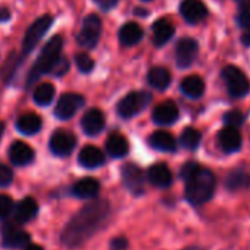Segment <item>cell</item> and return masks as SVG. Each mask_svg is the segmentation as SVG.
<instances>
[{
    "instance_id": "1",
    "label": "cell",
    "mask_w": 250,
    "mask_h": 250,
    "mask_svg": "<svg viewBox=\"0 0 250 250\" xmlns=\"http://www.w3.org/2000/svg\"><path fill=\"white\" fill-rule=\"evenodd\" d=\"M110 206L106 200H93L81 208L65 225L61 241L66 247H80L97 234L107 222Z\"/></svg>"
},
{
    "instance_id": "2",
    "label": "cell",
    "mask_w": 250,
    "mask_h": 250,
    "mask_svg": "<svg viewBox=\"0 0 250 250\" xmlns=\"http://www.w3.org/2000/svg\"><path fill=\"white\" fill-rule=\"evenodd\" d=\"M184 181L186 199L193 206H202L209 202L216 188V178L213 172L206 168H202L200 165Z\"/></svg>"
},
{
    "instance_id": "3",
    "label": "cell",
    "mask_w": 250,
    "mask_h": 250,
    "mask_svg": "<svg viewBox=\"0 0 250 250\" xmlns=\"http://www.w3.org/2000/svg\"><path fill=\"white\" fill-rule=\"evenodd\" d=\"M62 46H63V39L61 36H55L52 37L46 44L44 47L42 49L36 63L33 65L31 71H30V75H28V80H27V84L28 85H33L34 83H37V80L44 75V74H49L55 61L61 56V52H62Z\"/></svg>"
},
{
    "instance_id": "4",
    "label": "cell",
    "mask_w": 250,
    "mask_h": 250,
    "mask_svg": "<svg viewBox=\"0 0 250 250\" xmlns=\"http://www.w3.org/2000/svg\"><path fill=\"white\" fill-rule=\"evenodd\" d=\"M152 103V94L147 91H131L122 97L116 106V112L121 118L128 119L143 112Z\"/></svg>"
},
{
    "instance_id": "5",
    "label": "cell",
    "mask_w": 250,
    "mask_h": 250,
    "mask_svg": "<svg viewBox=\"0 0 250 250\" xmlns=\"http://www.w3.org/2000/svg\"><path fill=\"white\" fill-rule=\"evenodd\" d=\"M222 80L225 81L228 94L231 97H243L250 91V81L249 78L244 75V72L234 66V65H228L222 69Z\"/></svg>"
},
{
    "instance_id": "6",
    "label": "cell",
    "mask_w": 250,
    "mask_h": 250,
    "mask_svg": "<svg viewBox=\"0 0 250 250\" xmlns=\"http://www.w3.org/2000/svg\"><path fill=\"white\" fill-rule=\"evenodd\" d=\"M52 22H53V18L49 17V15H43L37 21L33 22V25L27 30V33L24 36V40H22V55H21V59L27 58L34 50V47L39 44L42 37L52 27Z\"/></svg>"
},
{
    "instance_id": "7",
    "label": "cell",
    "mask_w": 250,
    "mask_h": 250,
    "mask_svg": "<svg viewBox=\"0 0 250 250\" xmlns=\"http://www.w3.org/2000/svg\"><path fill=\"white\" fill-rule=\"evenodd\" d=\"M102 34V21L97 15L91 14L84 18L83 27L78 33V43L84 49H94L100 40Z\"/></svg>"
},
{
    "instance_id": "8",
    "label": "cell",
    "mask_w": 250,
    "mask_h": 250,
    "mask_svg": "<svg viewBox=\"0 0 250 250\" xmlns=\"http://www.w3.org/2000/svg\"><path fill=\"white\" fill-rule=\"evenodd\" d=\"M122 183L130 193L142 196L145 193V175L143 171L134 164H125L121 169Z\"/></svg>"
},
{
    "instance_id": "9",
    "label": "cell",
    "mask_w": 250,
    "mask_h": 250,
    "mask_svg": "<svg viewBox=\"0 0 250 250\" xmlns=\"http://www.w3.org/2000/svg\"><path fill=\"white\" fill-rule=\"evenodd\" d=\"M83 106H84L83 96L77 93H65L61 96V99L56 103L55 115L58 119L66 121V119H71L77 113V110Z\"/></svg>"
},
{
    "instance_id": "10",
    "label": "cell",
    "mask_w": 250,
    "mask_h": 250,
    "mask_svg": "<svg viewBox=\"0 0 250 250\" xmlns=\"http://www.w3.org/2000/svg\"><path fill=\"white\" fill-rule=\"evenodd\" d=\"M77 145V139L72 133L66 131V130H56L49 142V147L52 150L53 155L56 156H68L72 153V150L75 149Z\"/></svg>"
},
{
    "instance_id": "11",
    "label": "cell",
    "mask_w": 250,
    "mask_h": 250,
    "mask_svg": "<svg viewBox=\"0 0 250 250\" xmlns=\"http://www.w3.org/2000/svg\"><path fill=\"white\" fill-rule=\"evenodd\" d=\"M30 244V234L14 222H6L2 227V246L6 249H20Z\"/></svg>"
},
{
    "instance_id": "12",
    "label": "cell",
    "mask_w": 250,
    "mask_h": 250,
    "mask_svg": "<svg viewBox=\"0 0 250 250\" xmlns=\"http://www.w3.org/2000/svg\"><path fill=\"white\" fill-rule=\"evenodd\" d=\"M199 53V44L193 39H181L175 46V61L180 68H188L194 63Z\"/></svg>"
},
{
    "instance_id": "13",
    "label": "cell",
    "mask_w": 250,
    "mask_h": 250,
    "mask_svg": "<svg viewBox=\"0 0 250 250\" xmlns=\"http://www.w3.org/2000/svg\"><path fill=\"white\" fill-rule=\"evenodd\" d=\"M180 14L188 24H199L208 17V8L202 0H183Z\"/></svg>"
},
{
    "instance_id": "14",
    "label": "cell",
    "mask_w": 250,
    "mask_h": 250,
    "mask_svg": "<svg viewBox=\"0 0 250 250\" xmlns=\"http://www.w3.org/2000/svg\"><path fill=\"white\" fill-rule=\"evenodd\" d=\"M81 128L87 136H97L104 128V115L100 109L93 107L81 118Z\"/></svg>"
},
{
    "instance_id": "15",
    "label": "cell",
    "mask_w": 250,
    "mask_h": 250,
    "mask_svg": "<svg viewBox=\"0 0 250 250\" xmlns=\"http://www.w3.org/2000/svg\"><path fill=\"white\" fill-rule=\"evenodd\" d=\"M180 116V110L177 107V104L171 100L162 102L159 103L155 110H153V122L158 125H171L174 124Z\"/></svg>"
},
{
    "instance_id": "16",
    "label": "cell",
    "mask_w": 250,
    "mask_h": 250,
    "mask_svg": "<svg viewBox=\"0 0 250 250\" xmlns=\"http://www.w3.org/2000/svg\"><path fill=\"white\" fill-rule=\"evenodd\" d=\"M34 150L30 145L24 142H15L9 147V159L17 167H25L30 165L34 161Z\"/></svg>"
},
{
    "instance_id": "17",
    "label": "cell",
    "mask_w": 250,
    "mask_h": 250,
    "mask_svg": "<svg viewBox=\"0 0 250 250\" xmlns=\"http://www.w3.org/2000/svg\"><path fill=\"white\" fill-rule=\"evenodd\" d=\"M218 142H219L221 149L225 153L238 152L240 147H241V136H240L238 130L235 127H229V125H227L224 130L219 131Z\"/></svg>"
},
{
    "instance_id": "18",
    "label": "cell",
    "mask_w": 250,
    "mask_h": 250,
    "mask_svg": "<svg viewBox=\"0 0 250 250\" xmlns=\"http://www.w3.org/2000/svg\"><path fill=\"white\" fill-rule=\"evenodd\" d=\"M104 161H106L104 153L96 146H85L84 149H81V152L78 155L80 165L87 168V169L100 168L104 164Z\"/></svg>"
},
{
    "instance_id": "19",
    "label": "cell",
    "mask_w": 250,
    "mask_h": 250,
    "mask_svg": "<svg viewBox=\"0 0 250 250\" xmlns=\"http://www.w3.org/2000/svg\"><path fill=\"white\" fill-rule=\"evenodd\" d=\"M147 178L150 184L159 188H167L172 184V172L165 164H155L147 171Z\"/></svg>"
},
{
    "instance_id": "20",
    "label": "cell",
    "mask_w": 250,
    "mask_h": 250,
    "mask_svg": "<svg viewBox=\"0 0 250 250\" xmlns=\"http://www.w3.org/2000/svg\"><path fill=\"white\" fill-rule=\"evenodd\" d=\"M152 31H153V44L156 47H162L172 39L175 28L171 21H168L167 18H161V20L155 21Z\"/></svg>"
},
{
    "instance_id": "21",
    "label": "cell",
    "mask_w": 250,
    "mask_h": 250,
    "mask_svg": "<svg viewBox=\"0 0 250 250\" xmlns=\"http://www.w3.org/2000/svg\"><path fill=\"white\" fill-rule=\"evenodd\" d=\"M39 212V206L37 202L33 197H25L22 199L18 205H15L14 208V216L15 221L18 224H27L31 219H34V216Z\"/></svg>"
},
{
    "instance_id": "22",
    "label": "cell",
    "mask_w": 250,
    "mask_h": 250,
    "mask_svg": "<svg viewBox=\"0 0 250 250\" xmlns=\"http://www.w3.org/2000/svg\"><path fill=\"white\" fill-rule=\"evenodd\" d=\"M143 30L136 22H127L124 24L118 33V39L122 46H136L143 39Z\"/></svg>"
},
{
    "instance_id": "23",
    "label": "cell",
    "mask_w": 250,
    "mask_h": 250,
    "mask_svg": "<svg viewBox=\"0 0 250 250\" xmlns=\"http://www.w3.org/2000/svg\"><path fill=\"white\" fill-rule=\"evenodd\" d=\"M100 191V184L96 178L87 177L77 181L72 187V193L78 199H94Z\"/></svg>"
},
{
    "instance_id": "24",
    "label": "cell",
    "mask_w": 250,
    "mask_h": 250,
    "mask_svg": "<svg viewBox=\"0 0 250 250\" xmlns=\"http://www.w3.org/2000/svg\"><path fill=\"white\" fill-rule=\"evenodd\" d=\"M149 145L161 152H175L177 150V140L168 131H155L149 137Z\"/></svg>"
},
{
    "instance_id": "25",
    "label": "cell",
    "mask_w": 250,
    "mask_h": 250,
    "mask_svg": "<svg viewBox=\"0 0 250 250\" xmlns=\"http://www.w3.org/2000/svg\"><path fill=\"white\" fill-rule=\"evenodd\" d=\"M42 118L36 113H24L18 118L17 121V128L21 134L25 136H33L36 133H39L42 130Z\"/></svg>"
},
{
    "instance_id": "26",
    "label": "cell",
    "mask_w": 250,
    "mask_h": 250,
    "mask_svg": "<svg viewBox=\"0 0 250 250\" xmlns=\"http://www.w3.org/2000/svg\"><path fill=\"white\" fill-rule=\"evenodd\" d=\"M106 152L112 158H124L130 150L128 140L122 134H112L106 140Z\"/></svg>"
},
{
    "instance_id": "27",
    "label": "cell",
    "mask_w": 250,
    "mask_h": 250,
    "mask_svg": "<svg viewBox=\"0 0 250 250\" xmlns=\"http://www.w3.org/2000/svg\"><path fill=\"white\" fill-rule=\"evenodd\" d=\"M181 91L190 99H199L205 93V83L197 75H188L181 81Z\"/></svg>"
},
{
    "instance_id": "28",
    "label": "cell",
    "mask_w": 250,
    "mask_h": 250,
    "mask_svg": "<svg viewBox=\"0 0 250 250\" xmlns=\"http://www.w3.org/2000/svg\"><path fill=\"white\" fill-rule=\"evenodd\" d=\"M225 187L229 191H240L250 187V174L243 169H237L228 174L225 178Z\"/></svg>"
},
{
    "instance_id": "29",
    "label": "cell",
    "mask_w": 250,
    "mask_h": 250,
    "mask_svg": "<svg viewBox=\"0 0 250 250\" xmlns=\"http://www.w3.org/2000/svg\"><path fill=\"white\" fill-rule=\"evenodd\" d=\"M147 81L149 84L156 88V90H165L171 84V74L167 68L162 66H155L149 71L147 74Z\"/></svg>"
},
{
    "instance_id": "30",
    "label": "cell",
    "mask_w": 250,
    "mask_h": 250,
    "mask_svg": "<svg viewBox=\"0 0 250 250\" xmlns=\"http://www.w3.org/2000/svg\"><path fill=\"white\" fill-rule=\"evenodd\" d=\"M55 85L50 83H42L34 88V102L39 106H47L52 103L53 97H55Z\"/></svg>"
},
{
    "instance_id": "31",
    "label": "cell",
    "mask_w": 250,
    "mask_h": 250,
    "mask_svg": "<svg viewBox=\"0 0 250 250\" xmlns=\"http://www.w3.org/2000/svg\"><path fill=\"white\" fill-rule=\"evenodd\" d=\"M202 140V134L196 128H186L180 137V145L187 150H194L199 147Z\"/></svg>"
},
{
    "instance_id": "32",
    "label": "cell",
    "mask_w": 250,
    "mask_h": 250,
    "mask_svg": "<svg viewBox=\"0 0 250 250\" xmlns=\"http://www.w3.org/2000/svg\"><path fill=\"white\" fill-rule=\"evenodd\" d=\"M15 203L8 194H0V219H6L14 213Z\"/></svg>"
},
{
    "instance_id": "33",
    "label": "cell",
    "mask_w": 250,
    "mask_h": 250,
    "mask_svg": "<svg viewBox=\"0 0 250 250\" xmlns=\"http://www.w3.org/2000/svg\"><path fill=\"white\" fill-rule=\"evenodd\" d=\"M75 63H77V68L84 74H88L94 68V61L87 53H78L75 56Z\"/></svg>"
},
{
    "instance_id": "34",
    "label": "cell",
    "mask_w": 250,
    "mask_h": 250,
    "mask_svg": "<svg viewBox=\"0 0 250 250\" xmlns=\"http://www.w3.org/2000/svg\"><path fill=\"white\" fill-rule=\"evenodd\" d=\"M68 69H69V62H68V59L63 58V56H59V58L55 61V63H53V66H52V69H50L49 74H53L55 77H62V75H65V74L68 72Z\"/></svg>"
},
{
    "instance_id": "35",
    "label": "cell",
    "mask_w": 250,
    "mask_h": 250,
    "mask_svg": "<svg viewBox=\"0 0 250 250\" xmlns=\"http://www.w3.org/2000/svg\"><path fill=\"white\" fill-rule=\"evenodd\" d=\"M237 24L244 30H250V5L240 6L237 15Z\"/></svg>"
},
{
    "instance_id": "36",
    "label": "cell",
    "mask_w": 250,
    "mask_h": 250,
    "mask_svg": "<svg viewBox=\"0 0 250 250\" xmlns=\"http://www.w3.org/2000/svg\"><path fill=\"white\" fill-rule=\"evenodd\" d=\"M224 121L227 125H229V127H240V125L244 122V116L241 112L238 110H231V112H227L225 116H224Z\"/></svg>"
},
{
    "instance_id": "37",
    "label": "cell",
    "mask_w": 250,
    "mask_h": 250,
    "mask_svg": "<svg viewBox=\"0 0 250 250\" xmlns=\"http://www.w3.org/2000/svg\"><path fill=\"white\" fill-rule=\"evenodd\" d=\"M14 180V172L9 167L0 164V187H6L12 183Z\"/></svg>"
},
{
    "instance_id": "38",
    "label": "cell",
    "mask_w": 250,
    "mask_h": 250,
    "mask_svg": "<svg viewBox=\"0 0 250 250\" xmlns=\"http://www.w3.org/2000/svg\"><path fill=\"white\" fill-rule=\"evenodd\" d=\"M128 247V240L124 237H116L110 241V249L112 250H125Z\"/></svg>"
},
{
    "instance_id": "39",
    "label": "cell",
    "mask_w": 250,
    "mask_h": 250,
    "mask_svg": "<svg viewBox=\"0 0 250 250\" xmlns=\"http://www.w3.org/2000/svg\"><path fill=\"white\" fill-rule=\"evenodd\" d=\"M94 3H96L100 9L109 11V9H112V8H115V6L118 5V0H94Z\"/></svg>"
},
{
    "instance_id": "40",
    "label": "cell",
    "mask_w": 250,
    "mask_h": 250,
    "mask_svg": "<svg viewBox=\"0 0 250 250\" xmlns=\"http://www.w3.org/2000/svg\"><path fill=\"white\" fill-rule=\"evenodd\" d=\"M9 18H11L9 9H6V8H0V21H8Z\"/></svg>"
},
{
    "instance_id": "41",
    "label": "cell",
    "mask_w": 250,
    "mask_h": 250,
    "mask_svg": "<svg viewBox=\"0 0 250 250\" xmlns=\"http://www.w3.org/2000/svg\"><path fill=\"white\" fill-rule=\"evenodd\" d=\"M241 42L246 44V46H250V30H247V33H244L241 36Z\"/></svg>"
},
{
    "instance_id": "42",
    "label": "cell",
    "mask_w": 250,
    "mask_h": 250,
    "mask_svg": "<svg viewBox=\"0 0 250 250\" xmlns=\"http://www.w3.org/2000/svg\"><path fill=\"white\" fill-rule=\"evenodd\" d=\"M24 250H44V249L42 246H39V244H27L24 247Z\"/></svg>"
},
{
    "instance_id": "43",
    "label": "cell",
    "mask_w": 250,
    "mask_h": 250,
    "mask_svg": "<svg viewBox=\"0 0 250 250\" xmlns=\"http://www.w3.org/2000/svg\"><path fill=\"white\" fill-rule=\"evenodd\" d=\"M235 2L240 5V6H244V5H250V0H235Z\"/></svg>"
},
{
    "instance_id": "44",
    "label": "cell",
    "mask_w": 250,
    "mask_h": 250,
    "mask_svg": "<svg viewBox=\"0 0 250 250\" xmlns=\"http://www.w3.org/2000/svg\"><path fill=\"white\" fill-rule=\"evenodd\" d=\"M184 250H205L203 247H199V246H190V247H186Z\"/></svg>"
},
{
    "instance_id": "45",
    "label": "cell",
    "mask_w": 250,
    "mask_h": 250,
    "mask_svg": "<svg viewBox=\"0 0 250 250\" xmlns=\"http://www.w3.org/2000/svg\"><path fill=\"white\" fill-rule=\"evenodd\" d=\"M3 130H5V125H3L2 122H0V137L3 136Z\"/></svg>"
},
{
    "instance_id": "46",
    "label": "cell",
    "mask_w": 250,
    "mask_h": 250,
    "mask_svg": "<svg viewBox=\"0 0 250 250\" xmlns=\"http://www.w3.org/2000/svg\"><path fill=\"white\" fill-rule=\"evenodd\" d=\"M143 2H149V0H143Z\"/></svg>"
}]
</instances>
